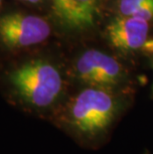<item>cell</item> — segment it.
Listing matches in <instances>:
<instances>
[{
    "mask_svg": "<svg viewBox=\"0 0 153 154\" xmlns=\"http://www.w3.org/2000/svg\"><path fill=\"white\" fill-rule=\"evenodd\" d=\"M118 111V100L107 88H87L72 101L70 122L80 134L96 138L109 128Z\"/></svg>",
    "mask_w": 153,
    "mask_h": 154,
    "instance_id": "6da1fadb",
    "label": "cell"
},
{
    "mask_svg": "<svg viewBox=\"0 0 153 154\" xmlns=\"http://www.w3.org/2000/svg\"><path fill=\"white\" fill-rule=\"evenodd\" d=\"M10 81L22 99L36 107L51 106L60 96L63 87L59 71L41 60L31 61L16 69Z\"/></svg>",
    "mask_w": 153,
    "mask_h": 154,
    "instance_id": "7a4b0ae2",
    "label": "cell"
},
{
    "mask_svg": "<svg viewBox=\"0 0 153 154\" xmlns=\"http://www.w3.org/2000/svg\"><path fill=\"white\" fill-rule=\"evenodd\" d=\"M50 34L49 23L39 16L11 13L0 18V40L8 48H26L42 43Z\"/></svg>",
    "mask_w": 153,
    "mask_h": 154,
    "instance_id": "3957f363",
    "label": "cell"
},
{
    "mask_svg": "<svg viewBox=\"0 0 153 154\" xmlns=\"http://www.w3.org/2000/svg\"><path fill=\"white\" fill-rule=\"evenodd\" d=\"M76 71L84 83L93 87H113L122 78V70L118 62L97 50L84 52L77 61Z\"/></svg>",
    "mask_w": 153,
    "mask_h": 154,
    "instance_id": "277c9868",
    "label": "cell"
},
{
    "mask_svg": "<svg viewBox=\"0 0 153 154\" xmlns=\"http://www.w3.org/2000/svg\"><path fill=\"white\" fill-rule=\"evenodd\" d=\"M106 32L115 48L120 51H133L141 49L147 41L149 26L147 21L133 16H123L110 22Z\"/></svg>",
    "mask_w": 153,
    "mask_h": 154,
    "instance_id": "5b68a950",
    "label": "cell"
},
{
    "mask_svg": "<svg viewBox=\"0 0 153 154\" xmlns=\"http://www.w3.org/2000/svg\"><path fill=\"white\" fill-rule=\"evenodd\" d=\"M58 18L71 28H84L86 24L75 0H52Z\"/></svg>",
    "mask_w": 153,
    "mask_h": 154,
    "instance_id": "8992f818",
    "label": "cell"
},
{
    "mask_svg": "<svg viewBox=\"0 0 153 154\" xmlns=\"http://www.w3.org/2000/svg\"><path fill=\"white\" fill-rule=\"evenodd\" d=\"M78 9L83 17L86 27L93 24V17L96 13V0H75Z\"/></svg>",
    "mask_w": 153,
    "mask_h": 154,
    "instance_id": "52a82bcc",
    "label": "cell"
},
{
    "mask_svg": "<svg viewBox=\"0 0 153 154\" xmlns=\"http://www.w3.org/2000/svg\"><path fill=\"white\" fill-rule=\"evenodd\" d=\"M151 0H118V11L123 16H131L138 7Z\"/></svg>",
    "mask_w": 153,
    "mask_h": 154,
    "instance_id": "ba28073f",
    "label": "cell"
},
{
    "mask_svg": "<svg viewBox=\"0 0 153 154\" xmlns=\"http://www.w3.org/2000/svg\"><path fill=\"white\" fill-rule=\"evenodd\" d=\"M133 17L138 18L143 21H149L153 18V0L146 2L145 4L141 5L132 13Z\"/></svg>",
    "mask_w": 153,
    "mask_h": 154,
    "instance_id": "9c48e42d",
    "label": "cell"
},
{
    "mask_svg": "<svg viewBox=\"0 0 153 154\" xmlns=\"http://www.w3.org/2000/svg\"><path fill=\"white\" fill-rule=\"evenodd\" d=\"M141 49L143 52H145V53L153 54V39H150V40L147 39V41L145 42Z\"/></svg>",
    "mask_w": 153,
    "mask_h": 154,
    "instance_id": "30bf717a",
    "label": "cell"
},
{
    "mask_svg": "<svg viewBox=\"0 0 153 154\" xmlns=\"http://www.w3.org/2000/svg\"><path fill=\"white\" fill-rule=\"evenodd\" d=\"M21 1H25V2H29V3H39L42 0H21Z\"/></svg>",
    "mask_w": 153,
    "mask_h": 154,
    "instance_id": "8fae6325",
    "label": "cell"
},
{
    "mask_svg": "<svg viewBox=\"0 0 153 154\" xmlns=\"http://www.w3.org/2000/svg\"><path fill=\"white\" fill-rule=\"evenodd\" d=\"M0 4H1V0H0Z\"/></svg>",
    "mask_w": 153,
    "mask_h": 154,
    "instance_id": "7c38bea8",
    "label": "cell"
}]
</instances>
